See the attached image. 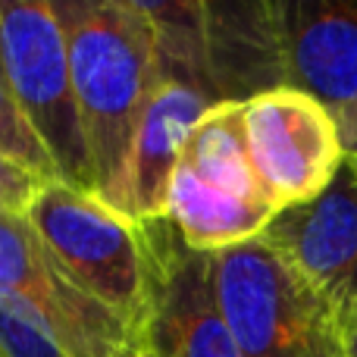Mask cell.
I'll return each instance as SVG.
<instances>
[{"mask_svg": "<svg viewBox=\"0 0 357 357\" xmlns=\"http://www.w3.org/2000/svg\"><path fill=\"white\" fill-rule=\"evenodd\" d=\"M63 25L94 195L129 216V163L144 107L160 85L157 29L135 0H54Z\"/></svg>", "mask_w": 357, "mask_h": 357, "instance_id": "obj_1", "label": "cell"}, {"mask_svg": "<svg viewBox=\"0 0 357 357\" xmlns=\"http://www.w3.org/2000/svg\"><path fill=\"white\" fill-rule=\"evenodd\" d=\"M22 216L79 289L142 335L154 285V257L144 222L129 220L98 195L63 182L44 185Z\"/></svg>", "mask_w": 357, "mask_h": 357, "instance_id": "obj_2", "label": "cell"}, {"mask_svg": "<svg viewBox=\"0 0 357 357\" xmlns=\"http://www.w3.org/2000/svg\"><path fill=\"white\" fill-rule=\"evenodd\" d=\"M213 282L245 357H348L339 314L264 238L213 254Z\"/></svg>", "mask_w": 357, "mask_h": 357, "instance_id": "obj_3", "label": "cell"}, {"mask_svg": "<svg viewBox=\"0 0 357 357\" xmlns=\"http://www.w3.org/2000/svg\"><path fill=\"white\" fill-rule=\"evenodd\" d=\"M0 69L16 107L54 160L56 182L94 195L66 38L54 6L44 0L0 3Z\"/></svg>", "mask_w": 357, "mask_h": 357, "instance_id": "obj_4", "label": "cell"}, {"mask_svg": "<svg viewBox=\"0 0 357 357\" xmlns=\"http://www.w3.org/2000/svg\"><path fill=\"white\" fill-rule=\"evenodd\" d=\"M0 301L31 317L73 357H132L142 335L60 266L22 213H0Z\"/></svg>", "mask_w": 357, "mask_h": 357, "instance_id": "obj_5", "label": "cell"}, {"mask_svg": "<svg viewBox=\"0 0 357 357\" xmlns=\"http://www.w3.org/2000/svg\"><path fill=\"white\" fill-rule=\"evenodd\" d=\"M245 142L254 173L279 210L326 191L345 167V148L333 110L295 88L245 100Z\"/></svg>", "mask_w": 357, "mask_h": 357, "instance_id": "obj_6", "label": "cell"}, {"mask_svg": "<svg viewBox=\"0 0 357 357\" xmlns=\"http://www.w3.org/2000/svg\"><path fill=\"white\" fill-rule=\"evenodd\" d=\"M144 232L154 257L151 310L142 329L154 357H245L222 317L213 282V254L191 251L176 226L160 216Z\"/></svg>", "mask_w": 357, "mask_h": 357, "instance_id": "obj_7", "label": "cell"}, {"mask_svg": "<svg viewBox=\"0 0 357 357\" xmlns=\"http://www.w3.org/2000/svg\"><path fill=\"white\" fill-rule=\"evenodd\" d=\"M264 245L295 270L342 326L357 317V185L348 167L326 191L279 210L264 229Z\"/></svg>", "mask_w": 357, "mask_h": 357, "instance_id": "obj_8", "label": "cell"}, {"mask_svg": "<svg viewBox=\"0 0 357 357\" xmlns=\"http://www.w3.org/2000/svg\"><path fill=\"white\" fill-rule=\"evenodd\" d=\"M285 88L304 91L333 113L357 104V3L273 0Z\"/></svg>", "mask_w": 357, "mask_h": 357, "instance_id": "obj_9", "label": "cell"}, {"mask_svg": "<svg viewBox=\"0 0 357 357\" xmlns=\"http://www.w3.org/2000/svg\"><path fill=\"white\" fill-rule=\"evenodd\" d=\"M204 69L216 104H245L285 88L273 0L204 3Z\"/></svg>", "mask_w": 357, "mask_h": 357, "instance_id": "obj_10", "label": "cell"}, {"mask_svg": "<svg viewBox=\"0 0 357 357\" xmlns=\"http://www.w3.org/2000/svg\"><path fill=\"white\" fill-rule=\"evenodd\" d=\"M213 107L210 94L182 79H160L144 107L129 163V220L148 222L167 216V191L188 138Z\"/></svg>", "mask_w": 357, "mask_h": 357, "instance_id": "obj_11", "label": "cell"}, {"mask_svg": "<svg viewBox=\"0 0 357 357\" xmlns=\"http://www.w3.org/2000/svg\"><path fill=\"white\" fill-rule=\"evenodd\" d=\"M0 154L6 160L19 163V167L31 169L44 182H56L54 160H50L41 138L35 135V129L29 126V119L22 116V110L13 100V91L3 79V69H0Z\"/></svg>", "mask_w": 357, "mask_h": 357, "instance_id": "obj_12", "label": "cell"}, {"mask_svg": "<svg viewBox=\"0 0 357 357\" xmlns=\"http://www.w3.org/2000/svg\"><path fill=\"white\" fill-rule=\"evenodd\" d=\"M0 357H73L31 317L0 301Z\"/></svg>", "mask_w": 357, "mask_h": 357, "instance_id": "obj_13", "label": "cell"}, {"mask_svg": "<svg viewBox=\"0 0 357 357\" xmlns=\"http://www.w3.org/2000/svg\"><path fill=\"white\" fill-rule=\"evenodd\" d=\"M44 185L41 176L0 154V213H25Z\"/></svg>", "mask_w": 357, "mask_h": 357, "instance_id": "obj_14", "label": "cell"}, {"mask_svg": "<svg viewBox=\"0 0 357 357\" xmlns=\"http://www.w3.org/2000/svg\"><path fill=\"white\" fill-rule=\"evenodd\" d=\"M333 116L339 123V138H342V148H345V157L357 154V104L333 113Z\"/></svg>", "mask_w": 357, "mask_h": 357, "instance_id": "obj_15", "label": "cell"}, {"mask_svg": "<svg viewBox=\"0 0 357 357\" xmlns=\"http://www.w3.org/2000/svg\"><path fill=\"white\" fill-rule=\"evenodd\" d=\"M345 342H348V357H357V317L345 323Z\"/></svg>", "mask_w": 357, "mask_h": 357, "instance_id": "obj_16", "label": "cell"}, {"mask_svg": "<svg viewBox=\"0 0 357 357\" xmlns=\"http://www.w3.org/2000/svg\"><path fill=\"white\" fill-rule=\"evenodd\" d=\"M345 167L351 169V176H354V185H357V154H348V157H345Z\"/></svg>", "mask_w": 357, "mask_h": 357, "instance_id": "obj_17", "label": "cell"}, {"mask_svg": "<svg viewBox=\"0 0 357 357\" xmlns=\"http://www.w3.org/2000/svg\"><path fill=\"white\" fill-rule=\"evenodd\" d=\"M132 357H154V354H151V351H144V348H142V351H138V354H132Z\"/></svg>", "mask_w": 357, "mask_h": 357, "instance_id": "obj_18", "label": "cell"}]
</instances>
